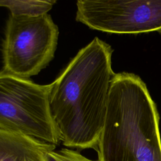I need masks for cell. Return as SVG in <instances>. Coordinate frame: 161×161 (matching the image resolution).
<instances>
[{
  "label": "cell",
  "instance_id": "52a82bcc",
  "mask_svg": "<svg viewBox=\"0 0 161 161\" xmlns=\"http://www.w3.org/2000/svg\"><path fill=\"white\" fill-rule=\"evenodd\" d=\"M55 3V0H0V7L8 8L15 16H38L47 14Z\"/></svg>",
  "mask_w": 161,
  "mask_h": 161
},
{
  "label": "cell",
  "instance_id": "6da1fadb",
  "mask_svg": "<svg viewBox=\"0 0 161 161\" xmlns=\"http://www.w3.org/2000/svg\"><path fill=\"white\" fill-rule=\"evenodd\" d=\"M111 47L95 37L51 83L49 104L64 146L96 150L114 74Z\"/></svg>",
  "mask_w": 161,
  "mask_h": 161
},
{
  "label": "cell",
  "instance_id": "277c9868",
  "mask_svg": "<svg viewBox=\"0 0 161 161\" xmlns=\"http://www.w3.org/2000/svg\"><path fill=\"white\" fill-rule=\"evenodd\" d=\"M58 28L48 13L38 16L10 14L3 46V70L28 79L53 58Z\"/></svg>",
  "mask_w": 161,
  "mask_h": 161
},
{
  "label": "cell",
  "instance_id": "ba28073f",
  "mask_svg": "<svg viewBox=\"0 0 161 161\" xmlns=\"http://www.w3.org/2000/svg\"><path fill=\"white\" fill-rule=\"evenodd\" d=\"M46 159L47 161H96L86 157L77 150L69 148L52 150L47 153Z\"/></svg>",
  "mask_w": 161,
  "mask_h": 161
},
{
  "label": "cell",
  "instance_id": "8992f818",
  "mask_svg": "<svg viewBox=\"0 0 161 161\" xmlns=\"http://www.w3.org/2000/svg\"><path fill=\"white\" fill-rule=\"evenodd\" d=\"M56 145L30 136L0 129V161H47Z\"/></svg>",
  "mask_w": 161,
  "mask_h": 161
},
{
  "label": "cell",
  "instance_id": "7a4b0ae2",
  "mask_svg": "<svg viewBox=\"0 0 161 161\" xmlns=\"http://www.w3.org/2000/svg\"><path fill=\"white\" fill-rule=\"evenodd\" d=\"M96 151L97 161H161L159 114L138 75L114 74Z\"/></svg>",
  "mask_w": 161,
  "mask_h": 161
},
{
  "label": "cell",
  "instance_id": "5b68a950",
  "mask_svg": "<svg viewBox=\"0 0 161 161\" xmlns=\"http://www.w3.org/2000/svg\"><path fill=\"white\" fill-rule=\"evenodd\" d=\"M75 19L107 33H161V0H79Z\"/></svg>",
  "mask_w": 161,
  "mask_h": 161
},
{
  "label": "cell",
  "instance_id": "3957f363",
  "mask_svg": "<svg viewBox=\"0 0 161 161\" xmlns=\"http://www.w3.org/2000/svg\"><path fill=\"white\" fill-rule=\"evenodd\" d=\"M51 84L0 72V129L57 145L61 142L49 104Z\"/></svg>",
  "mask_w": 161,
  "mask_h": 161
}]
</instances>
